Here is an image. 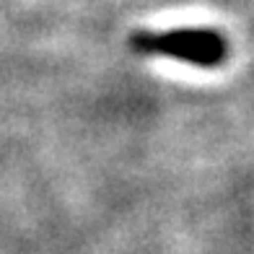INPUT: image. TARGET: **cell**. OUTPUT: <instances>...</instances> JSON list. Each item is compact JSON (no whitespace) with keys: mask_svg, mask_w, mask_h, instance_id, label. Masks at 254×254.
I'll return each instance as SVG.
<instances>
[{"mask_svg":"<svg viewBox=\"0 0 254 254\" xmlns=\"http://www.w3.org/2000/svg\"><path fill=\"white\" fill-rule=\"evenodd\" d=\"M130 50L143 57H169L194 67H218L228 60V39L221 31L207 26L182 29H137L130 34Z\"/></svg>","mask_w":254,"mask_h":254,"instance_id":"1","label":"cell"}]
</instances>
